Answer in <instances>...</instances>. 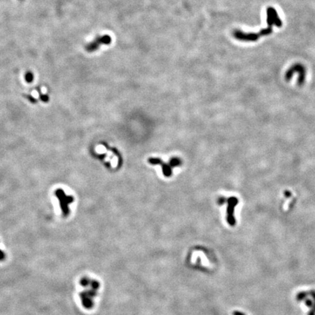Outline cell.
Listing matches in <instances>:
<instances>
[{
    "instance_id": "6da1fadb",
    "label": "cell",
    "mask_w": 315,
    "mask_h": 315,
    "mask_svg": "<svg viewBox=\"0 0 315 315\" xmlns=\"http://www.w3.org/2000/svg\"><path fill=\"white\" fill-rule=\"evenodd\" d=\"M149 163L150 164L153 165H160L162 166V169H163V173L164 175V176L166 177H170L172 175V169L174 167H176V166H180L181 165V160L178 158H173L171 159L170 163H166L162 161L160 158H150L148 160Z\"/></svg>"
},
{
    "instance_id": "277c9868",
    "label": "cell",
    "mask_w": 315,
    "mask_h": 315,
    "mask_svg": "<svg viewBox=\"0 0 315 315\" xmlns=\"http://www.w3.org/2000/svg\"><path fill=\"white\" fill-rule=\"evenodd\" d=\"M3 259H4V252L0 250V260H2Z\"/></svg>"
},
{
    "instance_id": "3957f363",
    "label": "cell",
    "mask_w": 315,
    "mask_h": 315,
    "mask_svg": "<svg viewBox=\"0 0 315 315\" xmlns=\"http://www.w3.org/2000/svg\"><path fill=\"white\" fill-rule=\"evenodd\" d=\"M25 80H26L27 83H31L34 80V75L32 72H28L25 75Z\"/></svg>"
},
{
    "instance_id": "7a4b0ae2",
    "label": "cell",
    "mask_w": 315,
    "mask_h": 315,
    "mask_svg": "<svg viewBox=\"0 0 315 315\" xmlns=\"http://www.w3.org/2000/svg\"><path fill=\"white\" fill-rule=\"evenodd\" d=\"M112 38L108 34H104L102 36H98L94 40L91 42L86 45V51L88 53H92L96 51L100 48L101 45H108L111 44Z\"/></svg>"
}]
</instances>
